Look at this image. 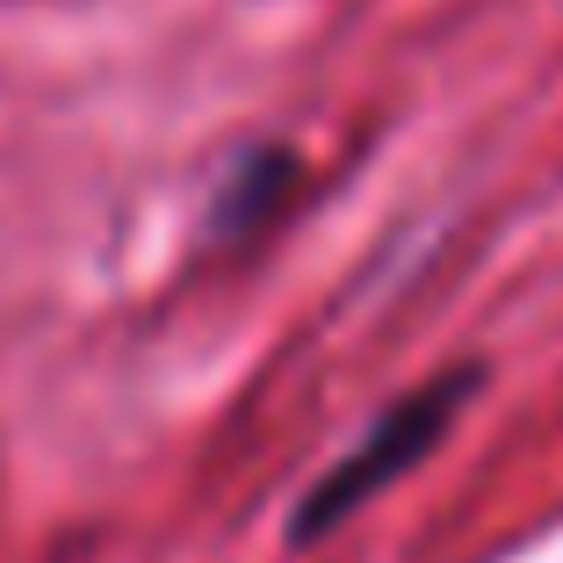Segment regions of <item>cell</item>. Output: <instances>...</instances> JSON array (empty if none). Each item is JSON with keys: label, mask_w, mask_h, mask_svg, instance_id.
Listing matches in <instances>:
<instances>
[{"label": "cell", "mask_w": 563, "mask_h": 563, "mask_svg": "<svg viewBox=\"0 0 563 563\" xmlns=\"http://www.w3.org/2000/svg\"><path fill=\"white\" fill-rule=\"evenodd\" d=\"M477 390H484V362H448V368H433L427 383H412L405 398H390L354 433V448H340V455L303 484V498L289 506V528H282L289 549H311V542H325V534H340L362 506H376L398 477H412L433 448L455 433V419L477 405Z\"/></svg>", "instance_id": "1"}, {"label": "cell", "mask_w": 563, "mask_h": 563, "mask_svg": "<svg viewBox=\"0 0 563 563\" xmlns=\"http://www.w3.org/2000/svg\"><path fill=\"white\" fill-rule=\"evenodd\" d=\"M303 196V152L282 137H246L217 166L210 196L196 210V246H253L282 224V210Z\"/></svg>", "instance_id": "2"}]
</instances>
